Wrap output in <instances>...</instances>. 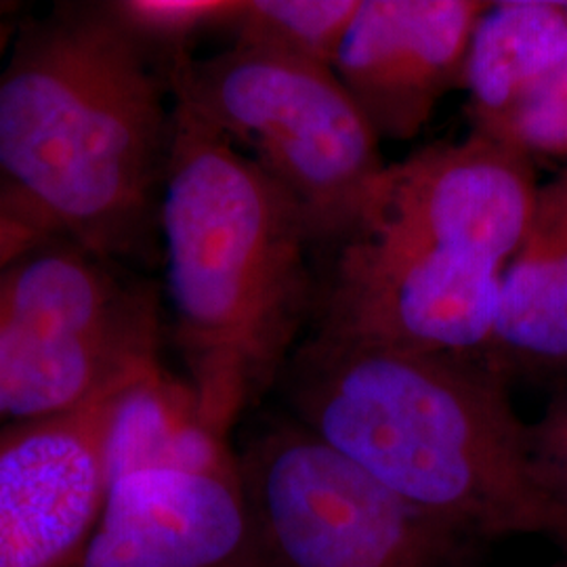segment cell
<instances>
[{
    "label": "cell",
    "instance_id": "4",
    "mask_svg": "<svg viewBox=\"0 0 567 567\" xmlns=\"http://www.w3.org/2000/svg\"><path fill=\"white\" fill-rule=\"evenodd\" d=\"M173 103L259 164L297 203L316 248L347 243L386 163L381 140L330 68L234 44L183 55Z\"/></svg>",
    "mask_w": 567,
    "mask_h": 567
},
{
    "label": "cell",
    "instance_id": "10",
    "mask_svg": "<svg viewBox=\"0 0 567 567\" xmlns=\"http://www.w3.org/2000/svg\"><path fill=\"white\" fill-rule=\"evenodd\" d=\"M487 2L360 0L332 65L379 140L416 137L450 89Z\"/></svg>",
    "mask_w": 567,
    "mask_h": 567
},
{
    "label": "cell",
    "instance_id": "7",
    "mask_svg": "<svg viewBox=\"0 0 567 567\" xmlns=\"http://www.w3.org/2000/svg\"><path fill=\"white\" fill-rule=\"evenodd\" d=\"M517 150L471 131L386 164L355 234L425 244L501 265L519 248L532 194ZM353 234V236H355Z\"/></svg>",
    "mask_w": 567,
    "mask_h": 567
},
{
    "label": "cell",
    "instance_id": "15",
    "mask_svg": "<svg viewBox=\"0 0 567 567\" xmlns=\"http://www.w3.org/2000/svg\"><path fill=\"white\" fill-rule=\"evenodd\" d=\"M358 9L360 0H244L234 44L332 70Z\"/></svg>",
    "mask_w": 567,
    "mask_h": 567
},
{
    "label": "cell",
    "instance_id": "5",
    "mask_svg": "<svg viewBox=\"0 0 567 567\" xmlns=\"http://www.w3.org/2000/svg\"><path fill=\"white\" fill-rule=\"evenodd\" d=\"M276 567H480V545L410 507L292 419L238 452Z\"/></svg>",
    "mask_w": 567,
    "mask_h": 567
},
{
    "label": "cell",
    "instance_id": "1",
    "mask_svg": "<svg viewBox=\"0 0 567 567\" xmlns=\"http://www.w3.org/2000/svg\"><path fill=\"white\" fill-rule=\"evenodd\" d=\"M173 97L103 2L20 25L0 70V208L103 261L158 244Z\"/></svg>",
    "mask_w": 567,
    "mask_h": 567
},
{
    "label": "cell",
    "instance_id": "19",
    "mask_svg": "<svg viewBox=\"0 0 567 567\" xmlns=\"http://www.w3.org/2000/svg\"><path fill=\"white\" fill-rule=\"evenodd\" d=\"M561 567H567V566H561Z\"/></svg>",
    "mask_w": 567,
    "mask_h": 567
},
{
    "label": "cell",
    "instance_id": "8",
    "mask_svg": "<svg viewBox=\"0 0 567 567\" xmlns=\"http://www.w3.org/2000/svg\"><path fill=\"white\" fill-rule=\"evenodd\" d=\"M128 381L72 412L0 431V567L79 564L102 515L105 435Z\"/></svg>",
    "mask_w": 567,
    "mask_h": 567
},
{
    "label": "cell",
    "instance_id": "6",
    "mask_svg": "<svg viewBox=\"0 0 567 567\" xmlns=\"http://www.w3.org/2000/svg\"><path fill=\"white\" fill-rule=\"evenodd\" d=\"M503 267L486 259L374 234L337 248L318 286L316 330L330 343L477 355L494 339Z\"/></svg>",
    "mask_w": 567,
    "mask_h": 567
},
{
    "label": "cell",
    "instance_id": "9",
    "mask_svg": "<svg viewBox=\"0 0 567 567\" xmlns=\"http://www.w3.org/2000/svg\"><path fill=\"white\" fill-rule=\"evenodd\" d=\"M76 567H276L234 475L152 468L107 486Z\"/></svg>",
    "mask_w": 567,
    "mask_h": 567
},
{
    "label": "cell",
    "instance_id": "3",
    "mask_svg": "<svg viewBox=\"0 0 567 567\" xmlns=\"http://www.w3.org/2000/svg\"><path fill=\"white\" fill-rule=\"evenodd\" d=\"M158 240L183 379L229 440L303 343L320 286L316 244L282 187L175 103Z\"/></svg>",
    "mask_w": 567,
    "mask_h": 567
},
{
    "label": "cell",
    "instance_id": "12",
    "mask_svg": "<svg viewBox=\"0 0 567 567\" xmlns=\"http://www.w3.org/2000/svg\"><path fill=\"white\" fill-rule=\"evenodd\" d=\"M152 468L234 475L238 454L206 423L196 393L163 360L122 386L105 435L107 486Z\"/></svg>",
    "mask_w": 567,
    "mask_h": 567
},
{
    "label": "cell",
    "instance_id": "17",
    "mask_svg": "<svg viewBox=\"0 0 567 567\" xmlns=\"http://www.w3.org/2000/svg\"><path fill=\"white\" fill-rule=\"evenodd\" d=\"M42 240H47V236L39 229L0 208V269Z\"/></svg>",
    "mask_w": 567,
    "mask_h": 567
},
{
    "label": "cell",
    "instance_id": "20",
    "mask_svg": "<svg viewBox=\"0 0 567 567\" xmlns=\"http://www.w3.org/2000/svg\"><path fill=\"white\" fill-rule=\"evenodd\" d=\"M72 567H76V566H72Z\"/></svg>",
    "mask_w": 567,
    "mask_h": 567
},
{
    "label": "cell",
    "instance_id": "11",
    "mask_svg": "<svg viewBox=\"0 0 567 567\" xmlns=\"http://www.w3.org/2000/svg\"><path fill=\"white\" fill-rule=\"evenodd\" d=\"M161 322L121 332L0 324V431L60 416L161 360Z\"/></svg>",
    "mask_w": 567,
    "mask_h": 567
},
{
    "label": "cell",
    "instance_id": "2",
    "mask_svg": "<svg viewBox=\"0 0 567 567\" xmlns=\"http://www.w3.org/2000/svg\"><path fill=\"white\" fill-rule=\"evenodd\" d=\"M290 419L410 507L480 545L567 536L553 475L477 355L400 353L309 337L278 381Z\"/></svg>",
    "mask_w": 567,
    "mask_h": 567
},
{
    "label": "cell",
    "instance_id": "13",
    "mask_svg": "<svg viewBox=\"0 0 567 567\" xmlns=\"http://www.w3.org/2000/svg\"><path fill=\"white\" fill-rule=\"evenodd\" d=\"M566 7L532 0L487 7L471 39L463 82L473 128L501 116L566 58Z\"/></svg>",
    "mask_w": 567,
    "mask_h": 567
},
{
    "label": "cell",
    "instance_id": "16",
    "mask_svg": "<svg viewBox=\"0 0 567 567\" xmlns=\"http://www.w3.org/2000/svg\"><path fill=\"white\" fill-rule=\"evenodd\" d=\"M110 16L156 60L187 55L185 47L206 30L231 28L244 0H110Z\"/></svg>",
    "mask_w": 567,
    "mask_h": 567
},
{
    "label": "cell",
    "instance_id": "18",
    "mask_svg": "<svg viewBox=\"0 0 567 567\" xmlns=\"http://www.w3.org/2000/svg\"><path fill=\"white\" fill-rule=\"evenodd\" d=\"M18 30H20V25L16 21L9 20L7 11L0 9V70L4 65V60H7L13 42H16Z\"/></svg>",
    "mask_w": 567,
    "mask_h": 567
},
{
    "label": "cell",
    "instance_id": "14",
    "mask_svg": "<svg viewBox=\"0 0 567 567\" xmlns=\"http://www.w3.org/2000/svg\"><path fill=\"white\" fill-rule=\"evenodd\" d=\"M543 225H527L524 252L501 280L492 344L540 358L567 355V194L550 198Z\"/></svg>",
    "mask_w": 567,
    "mask_h": 567
}]
</instances>
